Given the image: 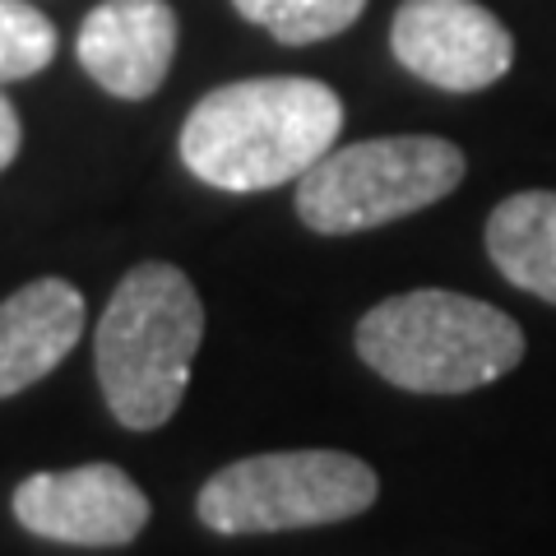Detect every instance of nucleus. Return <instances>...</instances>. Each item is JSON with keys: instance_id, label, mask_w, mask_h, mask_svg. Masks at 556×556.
<instances>
[{"instance_id": "1", "label": "nucleus", "mask_w": 556, "mask_h": 556, "mask_svg": "<svg viewBox=\"0 0 556 556\" xmlns=\"http://www.w3.org/2000/svg\"><path fill=\"white\" fill-rule=\"evenodd\" d=\"M343 130V102L320 79L269 75L204 93L181 126V163L214 190L251 195L302 181Z\"/></svg>"}, {"instance_id": "2", "label": "nucleus", "mask_w": 556, "mask_h": 556, "mask_svg": "<svg viewBox=\"0 0 556 556\" xmlns=\"http://www.w3.org/2000/svg\"><path fill=\"white\" fill-rule=\"evenodd\" d=\"M204 343V302L186 269L144 260L116 283L93 334V371L121 427L172 422Z\"/></svg>"}, {"instance_id": "3", "label": "nucleus", "mask_w": 556, "mask_h": 556, "mask_svg": "<svg viewBox=\"0 0 556 556\" xmlns=\"http://www.w3.org/2000/svg\"><path fill=\"white\" fill-rule=\"evenodd\" d=\"M357 357L408 394H468L525 362V329L506 311L450 288H413L357 320Z\"/></svg>"}, {"instance_id": "4", "label": "nucleus", "mask_w": 556, "mask_h": 556, "mask_svg": "<svg viewBox=\"0 0 556 556\" xmlns=\"http://www.w3.org/2000/svg\"><path fill=\"white\" fill-rule=\"evenodd\" d=\"M464 172V149L441 135L357 139L329 149L298 181V218L320 237L371 232L445 200Z\"/></svg>"}, {"instance_id": "5", "label": "nucleus", "mask_w": 556, "mask_h": 556, "mask_svg": "<svg viewBox=\"0 0 556 556\" xmlns=\"http://www.w3.org/2000/svg\"><path fill=\"white\" fill-rule=\"evenodd\" d=\"M380 478L348 450H274L251 455L200 486L195 515L214 533H292L343 525L376 506Z\"/></svg>"}, {"instance_id": "6", "label": "nucleus", "mask_w": 556, "mask_h": 556, "mask_svg": "<svg viewBox=\"0 0 556 556\" xmlns=\"http://www.w3.org/2000/svg\"><path fill=\"white\" fill-rule=\"evenodd\" d=\"M394 61L431 89L478 93L510 75L515 38L478 0H404L390 24Z\"/></svg>"}, {"instance_id": "7", "label": "nucleus", "mask_w": 556, "mask_h": 556, "mask_svg": "<svg viewBox=\"0 0 556 556\" xmlns=\"http://www.w3.org/2000/svg\"><path fill=\"white\" fill-rule=\"evenodd\" d=\"M14 519L65 547H126L149 525V496L116 464H79L33 473L14 486Z\"/></svg>"}, {"instance_id": "8", "label": "nucleus", "mask_w": 556, "mask_h": 556, "mask_svg": "<svg viewBox=\"0 0 556 556\" xmlns=\"http://www.w3.org/2000/svg\"><path fill=\"white\" fill-rule=\"evenodd\" d=\"M79 65L112 98H153L177 56V10L167 0H102L79 24Z\"/></svg>"}, {"instance_id": "9", "label": "nucleus", "mask_w": 556, "mask_h": 556, "mask_svg": "<svg viewBox=\"0 0 556 556\" xmlns=\"http://www.w3.org/2000/svg\"><path fill=\"white\" fill-rule=\"evenodd\" d=\"M84 292L65 278H33L0 302V399L24 394L75 353L84 334Z\"/></svg>"}, {"instance_id": "10", "label": "nucleus", "mask_w": 556, "mask_h": 556, "mask_svg": "<svg viewBox=\"0 0 556 556\" xmlns=\"http://www.w3.org/2000/svg\"><path fill=\"white\" fill-rule=\"evenodd\" d=\"M486 255L515 288L556 306V190H519L486 218Z\"/></svg>"}, {"instance_id": "11", "label": "nucleus", "mask_w": 556, "mask_h": 556, "mask_svg": "<svg viewBox=\"0 0 556 556\" xmlns=\"http://www.w3.org/2000/svg\"><path fill=\"white\" fill-rule=\"evenodd\" d=\"M232 5L241 20L265 28L269 38L288 47H306L353 28L362 10H367V0H232Z\"/></svg>"}, {"instance_id": "12", "label": "nucleus", "mask_w": 556, "mask_h": 556, "mask_svg": "<svg viewBox=\"0 0 556 556\" xmlns=\"http://www.w3.org/2000/svg\"><path fill=\"white\" fill-rule=\"evenodd\" d=\"M56 56V24L28 0H0V84L42 75Z\"/></svg>"}, {"instance_id": "13", "label": "nucleus", "mask_w": 556, "mask_h": 556, "mask_svg": "<svg viewBox=\"0 0 556 556\" xmlns=\"http://www.w3.org/2000/svg\"><path fill=\"white\" fill-rule=\"evenodd\" d=\"M20 144H24V121L14 112V102L5 98V89H0V172L20 159Z\"/></svg>"}]
</instances>
